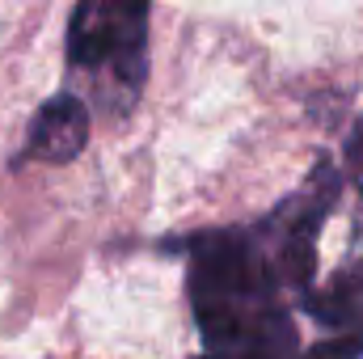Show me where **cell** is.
<instances>
[{
	"instance_id": "277c9868",
	"label": "cell",
	"mask_w": 363,
	"mask_h": 359,
	"mask_svg": "<svg viewBox=\"0 0 363 359\" xmlns=\"http://www.w3.org/2000/svg\"><path fill=\"white\" fill-rule=\"evenodd\" d=\"M85 144H89V97H77V93L64 89L34 110L17 165L21 161L68 165V161H77L85 153Z\"/></svg>"
},
{
	"instance_id": "6da1fadb",
	"label": "cell",
	"mask_w": 363,
	"mask_h": 359,
	"mask_svg": "<svg viewBox=\"0 0 363 359\" xmlns=\"http://www.w3.org/2000/svg\"><path fill=\"white\" fill-rule=\"evenodd\" d=\"M338 190L342 174L321 157L262 220L182 241L190 263L186 292L203 338L194 359H300L291 304L317 287V237Z\"/></svg>"
},
{
	"instance_id": "5b68a950",
	"label": "cell",
	"mask_w": 363,
	"mask_h": 359,
	"mask_svg": "<svg viewBox=\"0 0 363 359\" xmlns=\"http://www.w3.org/2000/svg\"><path fill=\"white\" fill-rule=\"evenodd\" d=\"M347 174H351V186L363 194V118L355 123V131L347 140Z\"/></svg>"
},
{
	"instance_id": "7a4b0ae2",
	"label": "cell",
	"mask_w": 363,
	"mask_h": 359,
	"mask_svg": "<svg viewBox=\"0 0 363 359\" xmlns=\"http://www.w3.org/2000/svg\"><path fill=\"white\" fill-rule=\"evenodd\" d=\"M148 26L152 9L140 0H85L68 17V72L85 77L89 106L110 118L131 114L148 85Z\"/></svg>"
},
{
	"instance_id": "3957f363",
	"label": "cell",
	"mask_w": 363,
	"mask_h": 359,
	"mask_svg": "<svg viewBox=\"0 0 363 359\" xmlns=\"http://www.w3.org/2000/svg\"><path fill=\"white\" fill-rule=\"evenodd\" d=\"M300 309L334 338H363V220L338 270H330V279H321Z\"/></svg>"
}]
</instances>
